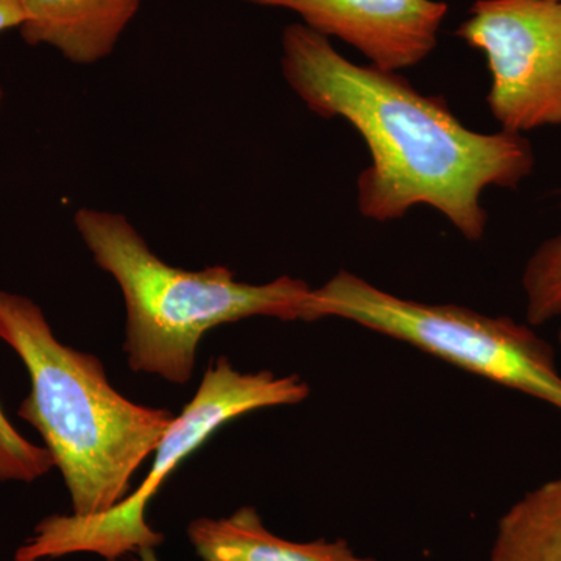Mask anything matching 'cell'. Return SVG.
I'll use <instances>...</instances> for the list:
<instances>
[{"label": "cell", "instance_id": "obj_9", "mask_svg": "<svg viewBox=\"0 0 561 561\" xmlns=\"http://www.w3.org/2000/svg\"><path fill=\"white\" fill-rule=\"evenodd\" d=\"M187 538L202 561H375L354 551L348 541H290L267 529L256 508H238L224 518H198Z\"/></svg>", "mask_w": 561, "mask_h": 561}, {"label": "cell", "instance_id": "obj_11", "mask_svg": "<svg viewBox=\"0 0 561 561\" xmlns=\"http://www.w3.org/2000/svg\"><path fill=\"white\" fill-rule=\"evenodd\" d=\"M522 286L530 327L561 320V232L542 241L530 254Z\"/></svg>", "mask_w": 561, "mask_h": 561}, {"label": "cell", "instance_id": "obj_15", "mask_svg": "<svg viewBox=\"0 0 561 561\" xmlns=\"http://www.w3.org/2000/svg\"><path fill=\"white\" fill-rule=\"evenodd\" d=\"M557 341H559V346H560V350H561V320H560L559 334H557Z\"/></svg>", "mask_w": 561, "mask_h": 561}, {"label": "cell", "instance_id": "obj_4", "mask_svg": "<svg viewBox=\"0 0 561 561\" xmlns=\"http://www.w3.org/2000/svg\"><path fill=\"white\" fill-rule=\"evenodd\" d=\"M341 319L559 409L556 351L529 323L398 297L341 271L312 290V320Z\"/></svg>", "mask_w": 561, "mask_h": 561}, {"label": "cell", "instance_id": "obj_14", "mask_svg": "<svg viewBox=\"0 0 561 561\" xmlns=\"http://www.w3.org/2000/svg\"><path fill=\"white\" fill-rule=\"evenodd\" d=\"M142 561H157V559H154L153 551L144 552L142 553Z\"/></svg>", "mask_w": 561, "mask_h": 561}, {"label": "cell", "instance_id": "obj_8", "mask_svg": "<svg viewBox=\"0 0 561 561\" xmlns=\"http://www.w3.org/2000/svg\"><path fill=\"white\" fill-rule=\"evenodd\" d=\"M142 0H21V38L47 46L79 66L108 58L135 18Z\"/></svg>", "mask_w": 561, "mask_h": 561}, {"label": "cell", "instance_id": "obj_10", "mask_svg": "<svg viewBox=\"0 0 561 561\" xmlns=\"http://www.w3.org/2000/svg\"><path fill=\"white\" fill-rule=\"evenodd\" d=\"M490 561H561V476L527 491L501 516Z\"/></svg>", "mask_w": 561, "mask_h": 561}, {"label": "cell", "instance_id": "obj_7", "mask_svg": "<svg viewBox=\"0 0 561 561\" xmlns=\"http://www.w3.org/2000/svg\"><path fill=\"white\" fill-rule=\"evenodd\" d=\"M287 10L305 27L341 39L386 70L413 68L437 49L448 3L442 0H243Z\"/></svg>", "mask_w": 561, "mask_h": 561}, {"label": "cell", "instance_id": "obj_2", "mask_svg": "<svg viewBox=\"0 0 561 561\" xmlns=\"http://www.w3.org/2000/svg\"><path fill=\"white\" fill-rule=\"evenodd\" d=\"M0 341L27 368L32 389L18 409L39 432L77 516L102 515L130 494L175 413L122 397L101 359L66 346L38 305L0 290Z\"/></svg>", "mask_w": 561, "mask_h": 561}, {"label": "cell", "instance_id": "obj_5", "mask_svg": "<svg viewBox=\"0 0 561 561\" xmlns=\"http://www.w3.org/2000/svg\"><path fill=\"white\" fill-rule=\"evenodd\" d=\"M309 394L311 387L300 375L243 373L227 357H219L209 364L194 398L158 443L149 474L138 489L102 515L47 516L18 549L14 561L60 559L70 553L117 561L127 553L153 551L164 537L147 523V507L181 460L230 421L261 409L300 404Z\"/></svg>", "mask_w": 561, "mask_h": 561}, {"label": "cell", "instance_id": "obj_3", "mask_svg": "<svg viewBox=\"0 0 561 561\" xmlns=\"http://www.w3.org/2000/svg\"><path fill=\"white\" fill-rule=\"evenodd\" d=\"M98 267L116 280L127 311L124 351L133 371L187 383L206 332L251 317L312 321V287L283 275L242 283L225 265L184 271L161 260L127 216L81 208L73 217Z\"/></svg>", "mask_w": 561, "mask_h": 561}, {"label": "cell", "instance_id": "obj_6", "mask_svg": "<svg viewBox=\"0 0 561 561\" xmlns=\"http://www.w3.org/2000/svg\"><path fill=\"white\" fill-rule=\"evenodd\" d=\"M456 35L481 51L501 130L561 125V0H476Z\"/></svg>", "mask_w": 561, "mask_h": 561}, {"label": "cell", "instance_id": "obj_1", "mask_svg": "<svg viewBox=\"0 0 561 561\" xmlns=\"http://www.w3.org/2000/svg\"><path fill=\"white\" fill-rule=\"evenodd\" d=\"M280 70L317 116L359 133L370 165L357 179L365 219L389 224L415 206L438 210L467 241L485 236L482 194L529 179L535 153L526 136L471 130L438 95L423 94L394 70L356 65L301 22L280 36Z\"/></svg>", "mask_w": 561, "mask_h": 561}, {"label": "cell", "instance_id": "obj_13", "mask_svg": "<svg viewBox=\"0 0 561 561\" xmlns=\"http://www.w3.org/2000/svg\"><path fill=\"white\" fill-rule=\"evenodd\" d=\"M24 22L21 0H0V35L11 28L20 27Z\"/></svg>", "mask_w": 561, "mask_h": 561}, {"label": "cell", "instance_id": "obj_16", "mask_svg": "<svg viewBox=\"0 0 561 561\" xmlns=\"http://www.w3.org/2000/svg\"><path fill=\"white\" fill-rule=\"evenodd\" d=\"M3 103V90L2 87H0V106H2Z\"/></svg>", "mask_w": 561, "mask_h": 561}, {"label": "cell", "instance_id": "obj_12", "mask_svg": "<svg viewBox=\"0 0 561 561\" xmlns=\"http://www.w3.org/2000/svg\"><path fill=\"white\" fill-rule=\"evenodd\" d=\"M51 468L49 451L22 437L0 408V482H33Z\"/></svg>", "mask_w": 561, "mask_h": 561}]
</instances>
